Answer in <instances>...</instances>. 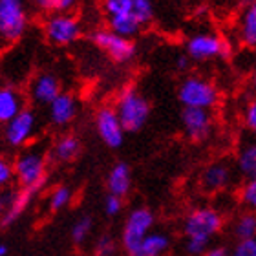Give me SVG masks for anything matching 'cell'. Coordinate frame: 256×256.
<instances>
[{"label": "cell", "mask_w": 256, "mask_h": 256, "mask_svg": "<svg viewBox=\"0 0 256 256\" xmlns=\"http://www.w3.org/2000/svg\"><path fill=\"white\" fill-rule=\"evenodd\" d=\"M224 227V216L218 208L203 205L187 214L183 222V234L187 238L188 254L202 256L208 249V244Z\"/></svg>", "instance_id": "obj_1"}, {"label": "cell", "mask_w": 256, "mask_h": 256, "mask_svg": "<svg viewBox=\"0 0 256 256\" xmlns=\"http://www.w3.org/2000/svg\"><path fill=\"white\" fill-rule=\"evenodd\" d=\"M116 116L124 132H138L150 118L148 99L136 88H126L116 102Z\"/></svg>", "instance_id": "obj_2"}, {"label": "cell", "mask_w": 256, "mask_h": 256, "mask_svg": "<svg viewBox=\"0 0 256 256\" xmlns=\"http://www.w3.org/2000/svg\"><path fill=\"white\" fill-rule=\"evenodd\" d=\"M178 99L183 108L210 110L218 104L220 94L210 80L190 75V77H185L178 86Z\"/></svg>", "instance_id": "obj_3"}, {"label": "cell", "mask_w": 256, "mask_h": 256, "mask_svg": "<svg viewBox=\"0 0 256 256\" xmlns=\"http://www.w3.org/2000/svg\"><path fill=\"white\" fill-rule=\"evenodd\" d=\"M156 216L148 207H136L134 210H130L121 232V246L128 252V256L138 249L144 236L152 232Z\"/></svg>", "instance_id": "obj_4"}, {"label": "cell", "mask_w": 256, "mask_h": 256, "mask_svg": "<svg viewBox=\"0 0 256 256\" xmlns=\"http://www.w3.org/2000/svg\"><path fill=\"white\" fill-rule=\"evenodd\" d=\"M13 178L26 190H37L46 180V158L40 152L26 150L13 163Z\"/></svg>", "instance_id": "obj_5"}, {"label": "cell", "mask_w": 256, "mask_h": 256, "mask_svg": "<svg viewBox=\"0 0 256 256\" xmlns=\"http://www.w3.org/2000/svg\"><path fill=\"white\" fill-rule=\"evenodd\" d=\"M44 35L55 46H70L82 35L80 18L74 13H57L44 20Z\"/></svg>", "instance_id": "obj_6"}, {"label": "cell", "mask_w": 256, "mask_h": 256, "mask_svg": "<svg viewBox=\"0 0 256 256\" xmlns=\"http://www.w3.org/2000/svg\"><path fill=\"white\" fill-rule=\"evenodd\" d=\"M28 28V13L20 0H0V38L15 42Z\"/></svg>", "instance_id": "obj_7"}, {"label": "cell", "mask_w": 256, "mask_h": 256, "mask_svg": "<svg viewBox=\"0 0 256 256\" xmlns=\"http://www.w3.org/2000/svg\"><path fill=\"white\" fill-rule=\"evenodd\" d=\"M90 40L97 48L106 52L116 62H128L136 55V44L123 37H118L108 28H97L90 33Z\"/></svg>", "instance_id": "obj_8"}, {"label": "cell", "mask_w": 256, "mask_h": 256, "mask_svg": "<svg viewBox=\"0 0 256 256\" xmlns=\"http://www.w3.org/2000/svg\"><path fill=\"white\" fill-rule=\"evenodd\" d=\"M227 54V44L220 35L212 32H202L187 40V55L190 60H208Z\"/></svg>", "instance_id": "obj_9"}, {"label": "cell", "mask_w": 256, "mask_h": 256, "mask_svg": "<svg viewBox=\"0 0 256 256\" xmlns=\"http://www.w3.org/2000/svg\"><path fill=\"white\" fill-rule=\"evenodd\" d=\"M37 128V116L33 110L24 108L16 118L4 124V141L11 148H20L33 138Z\"/></svg>", "instance_id": "obj_10"}, {"label": "cell", "mask_w": 256, "mask_h": 256, "mask_svg": "<svg viewBox=\"0 0 256 256\" xmlns=\"http://www.w3.org/2000/svg\"><path fill=\"white\" fill-rule=\"evenodd\" d=\"M96 130L108 148H119L124 143V130L112 106H102L96 114Z\"/></svg>", "instance_id": "obj_11"}, {"label": "cell", "mask_w": 256, "mask_h": 256, "mask_svg": "<svg viewBox=\"0 0 256 256\" xmlns=\"http://www.w3.org/2000/svg\"><path fill=\"white\" fill-rule=\"evenodd\" d=\"M212 114L210 110L200 108H183L182 110V126L183 132L192 141H205L212 132Z\"/></svg>", "instance_id": "obj_12"}, {"label": "cell", "mask_w": 256, "mask_h": 256, "mask_svg": "<svg viewBox=\"0 0 256 256\" xmlns=\"http://www.w3.org/2000/svg\"><path fill=\"white\" fill-rule=\"evenodd\" d=\"M59 94H62V84L59 77L52 72L35 75V79L30 84V96L37 104H50Z\"/></svg>", "instance_id": "obj_13"}, {"label": "cell", "mask_w": 256, "mask_h": 256, "mask_svg": "<svg viewBox=\"0 0 256 256\" xmlns=\"http://www.w3.org/2000/svg\"><path fill=\"white\" fill-rule=\"evenodd\" d=\"M48 106H50V119L57 126L70 124L77 118V112H79V102H77L74 94H68V92L59 94L54 101L50 102Z\"/></svg>", "instance_id": "obj_14"}, {"label": "cell", "mask_w": 256, "mask_h": 256, "mask_svg": "<svg viewBox=\"0 0 256 256\" xmlns=\"http://www.w3.org/2000/svg\"><path fill=\"white\" fill-rule=\"evenodd\" d=\"M232 182V168L229 161H216L203 170L202 174V187L207 192L225 190Z\"/></svg>", "instance_id": "obj_15"}, {"label": "cell", "mask_w": 256, "mask_h": 256, "mask_svg": "<svg viewBox=\"0 0 256 256\" xmlns=\"http://www.w3.org/2000/svg\"><path fill=\"white\" fill-rule=\"evenodd\" d=\"M24 94L11 84L0 86V124H8L24 110Z\"/></svg>", "instance_id": "obj_16"}, {"label": "cell", "mask_w": 256, "mask_h": 256, "mask_svg": "<svg viewBox=\"0 0 256 256\" xmlns=\"http://www.w3.org/2000/svg\"><path fill=\"white\" fill-rule=\"evenodd\" d=\"M106 188L108 194L118 198L126 196L132 188V170L124 161H119L110 168L106 176Z\"/></svg>", "instance_id": "obj_17"}, {"label": "cell", "mask_w": 256, "mask_h": 256, "mask_svg": "<svg viewBox=\"0 0 256 256\" xmlns=\"http://www.w3.org/2000/svg\"><path fill=\"white\" fill-rule=\"evenodd\" d=\"M170 247V238L165 232L152 230L143 238L139 247L130 256H165Z\"/></svg>", "instance_id": "obj_18"}, {"label": "cell", "mask_w": 256, "mask_h": 256, "mask_svg": "<svg viewBox=\"0 0 256 256\" xmlns=\"http://www.w3.org/2000/svg\"><path fill=\"white\" fill-rule=\"evenodd\" d=\"M35 194L33 190H26V188H22V190L15 192L13 198H11V202L6 205L4 208V214H2V220H0V224L2 227H10L16 222V220L20 218L24 210L28 208L30 202H32V196Z\"/></svg>", "instance_id": "obj_19"}, {"label": "cell", "mask_w": 256, "mask_h": 256, "mask_svg": "<svg viewBox=\"0 0 256 256\" xmlns=\"http://www.w3.org/2000/svg\"><path fill=\"white\" fill-rule=\"evenodd\" d=\"M52 154H54V160L60 161V163L74 161L80 154V139L74 134H66V136L57 139Z\"/></svg>", "instance_id": "obj_20"}, {"label": "cell", "mask_w": 256, "mask_h": 256, "mask_svg": "<svg viewBox=\"0 0 256 256\" xmlns=\"http://www.w3.org/2000/svg\"><path fill=\"white\" fill-rule=\"evenodd\" d=\"M108 30L112 33H116L118 37L132 40L134 37H138L139 33H141L143 28L139 26L130 15H119V16H108Z\"/></svg>", "instance_id": "obj_21"}, {"label": "cell", "mask_w": 256, "mask_h": 256, "mask_svg": "<svg viewBox=\"0 0 256 256\" xmlns=\"http://www.w3.org/2000/svg\"><path fill=\"white\" fill-rule=\"evenodd\" d=\"M240 38L242 42L252 48L256 44V4H249L240 16Z\"/></svg>", "instance_id": "obj_22"}, {"label": "cell", "mask_w": 256, "mask_h": 256, "mask_svg": "<svg viewBox=\"0 0 256 256\" xmlns=\"http://www.w3.org/2000/svg\"><path fill=\"white\" fill-rule=\"evenodd\" d=\"M236 165H238V170H240L249 182L254 180V174H256V144L254 143L242 144L240 150H238V156H236Z\"/></svg>", "instance_id": "obj_23"}, {"label": "cell", "mask_w": 256, "mask_h": 256, "mask_svg": "<svg viewBox=\"0 0 256 256\" xmlns=\"http://www.w3.org/2000/svg\"><path fill=\"white\" fill-rule=\"evenodd\" d=\"M256 216L254 212H244L234 222V236L238 240H254Z\"/></svg>", "instance_id": "obj_24"}, {"label": "cell", "mask_w": 256, "mask_h": 256, "mask_svg": "<svg viewBox=\"0 0 256 256\" xmlns=\"http://www.w3.org/2000/svg\"><path fill=\"white\" fill-rule=\"evenodd\" d=\"M130 16L143 28L154 20V4L148 0H132L130 6Z\"/></svg>", "instance_id": "obj_25"}, {"label": "cell", "mask_w": 256, "mask_h": 256, "mask_svg": "<svg viewBox=\"0 0 256 256\" xmlns=\"http://www.w3.org/2000/svg\"><path fill=\"white\" fill-rule=\"evenodd\" d=\"M92 229H94V220L92 216H80L72 227V242L75 246H82L90 238Z\"/></svg>", "instance_id": "obj_26"}, {"label": "cell", "mask_w": 256, "mask_h": 256, "mask_svg": "<svg viewBox=\"0 0 256 256\" xmlns=\"http://www.w3.org/2000/svg\"><path fill=\"white\" fill-rule=\"evenodd\" d=\"M72 198H74V192H72L70 187H66V185L57 187L50 194V200H48L52 212H59V210L66 208L70 205V202H72Z\"/></svg>", "instance_id": "obj_27"}, {"label": "cell", "mask_w": 256, "mask_h": 256, "mask_svg": "<svg viewBox=\"0 0 256 256\" xmlns=\"http://www.w3.org/2000/svg\"><path fill=\"white\" fill-rule=\"evenodd\" d=\"M37 6H40L42 10L54 11L52 15H57V13H70L74 10L75 2L74 0H38Z\"/></svg>", "instance_id": "obj_28"}, {"label": "cell", "mask_w": 256, "mask_h": 256, "mask_svg": "<svg viewBox=\"0 0 256 256\" xmlns=\"http://www.w3.org/2000/svg\"><path fill=\"white\" fill-rule=\"evenodd\" d=\"M97 256H114L118 252V244L110 234H101L96 244Z\"/></svg>", "instance_id": "obj_29"}, {"label": "cell", "mask_w": 256, "mask_h": 256, "mask_svg": "<svg viewBox=\"0 0 256 256\" xmlns=\"http://www.w3.org/2000/svg\"><path fill=\"white\" fill-rule=\"evenodd\" d=\"M229 256H256V240H242L236 244Z\"/></svg>", "instance_id": "obj_30"}, {"label": "cell", "mask_w": 256, "mask_h": 256, "mask_svg": "<svg viewBox=\"0 0 256 256\" xmlns=\"http://www.w3.org/2000/svg\"><path fill=\"white\" fill-rule=\"evenodd\" d=\"M13 182V163L6 158H0V190Z\"/></svg>", "instance_id": "obj_31"}, {"label": "cell", "mask_w": 256, "mask_h": 256, "mask_svg": "<svg viewBox=\"0 0 256 256\" xmlns=\"http://www.w3.org/2000/svg\"><path fill=\"white\" fill-rule=\"evenodd\" d=\"M102 207H104V212H106L108 216H118V214H121V210H123V198L108 194V196L104 198Z\"/></svg>", "instance_id": "obj_32"}, {"label": "cell", "mask_w": 256, "mask_h": 256, "mask_svg": "<svg viewBox=\"0 0 256 256\" xmlns=\"http://www.w3.org/2000/svg\"><path fill=\"white\" fill-rule=\"evenodd\" d=\"M242 202L246 203L249 208H254L256 207V182L251 180V182H247L244 187H242Z\"/></svg>", "instance_id": "obj_33"}, {"label": "cell", "mask_w": 256, "mask_h": 256, "mask_svg": "<svg viewBox=\"0 0 256 256\" xmlns=\"http://www.w3.org/2000/svg\"><path fill=\"white\" fill-rule=\"evenodd\" d=\"M244 121H246L247 128L254 132L256 130V102H249L246 108V114H244Z\"/></svg>", "instance_id": "obj_34"}, {"label": "cell", "mask_w": 256, "mask_h": 256, "mask_svg": "<svg viewBox=\"0 0 256 256\" xmlns=\"http://www.w3.org/2000/svg\"><path fill=\"white\" fill-rule=\"evenodd\" d=\"M202 256H229V249L224 246H216V247H208L207 251L203 252Z\"/></svg>", "instance_id": "obj_35"}, {"label": "cell", "mask_w": 256, "mask_h": 256, "mask_svg": "<svg viewBox=\"0 0 256 256\" xmlns=\"http://www.w3.org/2000/svg\"><path fill=\"white\" fill-rule=\"evenodd\" d=\"M188 64H190V59H188V57H187L185 54L180 55V57L176 59V66H178L180 70H187V68H188Z\"/></svg>", "instance_id": "obj_36"}, {"label": "cell", "mask_w": 256, "mask_h": 256, "mask_svg": "<svg viewBox=\"0 0 256 256\" xmlns=\"http://www.w3.org/2000/svg\"><path fill=\"white\" fill-rule=\"evenodd\" d=\"M8 252H10V247L6 244H0V256H8Z\"/></svg>", "instance_id": "obj_37"}, {"label": "cell", "mask_w": 256, "mask_h": 256, "mask_svg": "<svg viewBox=\"0 0 256 256\" xmlns=\"http://www.w3.org/2000/svg\"><path fill=\"white\" fill-rule=\"evenodd\" d=\"M4 203H2V200H0V216H2V214H4Z\"/></svg>", "instance_id": "obj_38"}]
</instances>
